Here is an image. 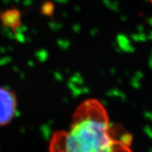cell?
<instances>
[{
	"mask_svg": "<svg viewBox=\"0 0 152 152\" xmlns=\"http://www.w3.org/2000/svg\"><path fill=\"white\" fill-rule=\"evenodd\" d=\"M0 20L2 26L16 32L22 25V15L17 9H8L0 13Z\"/></svg>",
	"mask_w": 152,
	"mask_h": 152,
	"instance_id": "3",
	"label": "cell"
},
{
	"mask_svg": "<svg viewBox=\"0 0 152 152\" xmlns=\"http://www.w3.org/2000/svg\"><path fill=\"white\" fill-rule=\"evenodd\" d=\"M17 110V97L13 91L0 86V126L12 122Z\"/></svg>",
	"mask_w": 152,
	"mask_h": 152,
	"instance_id": "2",
	"label": "cell"
},
{
	"mask_svg": "<svg viewBox=\"0 0 152 152\" xmlns=\"http://www.w3.org/2000/svg\"><path fill=\"white\" fill-rule=\"evenodd\" d=\"M131 135L110 124L105 106L88 99L76 108L68 130L53 134L50 152H132Z\"/></svg>",
	"mask_w": 152,
	"mask_h": 152,
	"instance_id": "1",
	"label": "cell"
},
{
	"mask_svg": "<svg viewBox=\"0 0 152 152\" xmlns=\"http://www.w3.org/2000/svg\"><path fill=\"white\" fill-rule=\"evenodd\" d=\"M54 6L50 2H45L41 7V12H42L43 15L47 16H52L54 13Z\"/></svg>",
	"mask_w": 152,
	"mask_h": 152,
	"instance_id": "4",
	"label": "cell"
},
{
	"mask_svg": "<svg viewBox=\"0 0 152 152\" xmlns=\"http://www.w3.org/2000/svg\"><path fill=\"white\" fill-rule=\"evenodd\" d=\"M150 1H151V2H152V0H150Z\"/></svg>",
	"mask_w": 152,
	"mask_h": 152,
	"instance_id": "5",
	"label": "cell"
}]
</instances>
